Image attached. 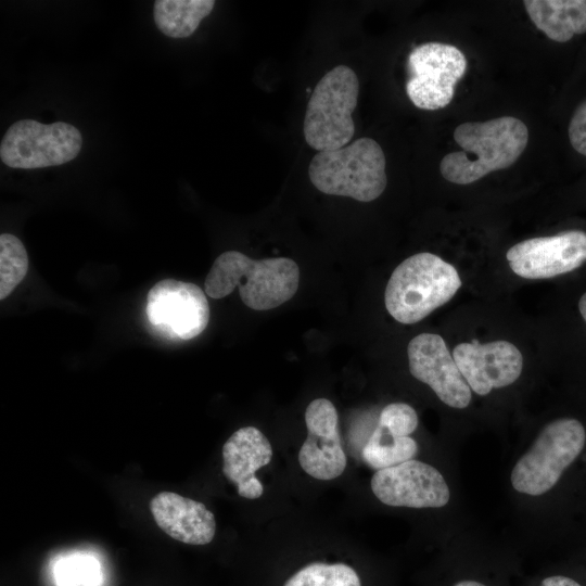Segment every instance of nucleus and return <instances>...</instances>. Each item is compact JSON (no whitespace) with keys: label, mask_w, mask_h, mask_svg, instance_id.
Returning a JSON list of instances; mask_svg holds the SVG:
<instances>
[{"label":"nucleus","mask_w":586,"mask_h":586,"mask_svg":"<svg viewBox=\"0 0 586 586\" xmlns=\"http://www.w3.org/2000/svg\"><path fill=\"white\" fill-rule=\"evenodd\" d=\"M214 0H156L153 7L157 28L171 38L191 36L214 9Z\"/></svg>","instance_id":"18"},{"label":"nucleus","mask_w":586,"mask_h":586,"mask_svg":"<svg viewBox=\"0 0 586 586\" xmlns=\"http://www.w3.org/2000/svg\"><path fill=\"white\" fill-rule=\"evenodd\" d=\"M451 354L471 391L481 396L512 384L523 369L521 352L504 340L460 343Z\"/></svg>","instance_id":"13"},{"label":"nucleus","mask_w":586,"mask_h":586,"mask_svg":"<svg viewBox=\"0 0 586 586\" xmlns=\"http://www.w3.org/2000/svg\"><path fill=\"white\" fill-rule=\"evenodd\" d=\"M540 586H582L573 578L563 575H553L542 581Z\"/></svg>","instance_id":"24"},{"label":"nucleus","mask_w":586,"mask_h":586,"mask_svg":"<svg viewBox=\"0 0 586 586\" xmlns=\"http://www.w3.org/2000/svg\"><path fill=\"white\" fill-rule=\"evenodd\" d=\"M284 586H361L356 571L344 563H311L291 576Z\"/></svg>","instance_id":"21"},{"label":"nucleus","mask_w":586,"mask_h":586,"mask_svg":"<svg viewBox=\"0 0 586 586\" xmlns=\"http://www.w3.org/2000/svg\"><path fill=\"white\" fill-rule=\"evenodd\" d=\"M28 255L22 241L11 234L0 235V300L8 297L28 271Z\"/></svg>","instance_id":"20"},{"label":"nucleus","mask_w":586,"mask_h":586,"mask_svg":"<svg viewBox=\"0 0 586 586\" xmlns=\"http://www.w3.org/2000/svg\"><path fill=\"white\" fill-rule=\"evenodd\" d=\"M511 270L524 279H549L586 262V232L570 230L523 240L506 253Z\"/></svg>","instance_id":"10"},{"label":"nucleus","mask_w":586,"mask_h":586,"mask_svg":"<svg viewBox=\"0 0 586 586\" xmlns=\"http://www.w3.org/2000/svg\"><path fill=\"white\" fill-rule=\"evenodd\" d=\"M454 140L462 150L446 154L440 170L447 181L464 186L513 165L527 145L528 130L521 119L501 116L460 124Z\"/></svg>","instance_id":"1"},{"label":"nucleus","mask_w":586,"mask_h":586,"mask_svg":"<svg viewBox=\"0 0 586 586\" xmlns=\"http://www.w3.org/2000/svg\"><path fill=\"white\" fill-rule=\"evenodd\" d=\"M371 489L381 502L393 507L441 508L450 497L444 476L434 467L415 459L378 470L371 479Z\"/></svg>","instance_id":"11"},{"label":"nucleus","mask_w":586,"mask_h":586,"mask_svg":"<svg viewBox=\"0 0 586 586\" xmlns=\"http://www.w3.org/2000/svg\"><path fill=\"white\" fill-rule=\"evenodd\" d=\"M461 286L457 269L440 256L423 252L403 260L392 272L385 307L398 322L412 324L450 301Z\"/></svg>","instance_id":"3"},{"label":"nucleus","mask_w":586,"mask_h":586,"mask_svg":"<svg viewBox=\"0 0 586 586\" xmlns=\"http://www.w3.org/2000/svg\"><path fill=\"white\" fill-rule=\"evenodd\" d=\"M578 309H579V313H581L582 317L586 321V292L579 298Z\"/></svg>","instance_id":"25"},{"label":"nucleus","mask_w":586,"mask_h":586,"mask_svg":"<svg viewBox=\"0 0 586 586\" xmlns=\"http://www.w3.org/2000/svg\"><path fill=\"white\" fill-rule=\"evenodd\" d=\"M378 424L396 436H409L418 426V416L410 405L392 403L382 409Z\"/></svg>","instance_id":"22"},{"label":"nucleus","mask_w":586,"mask_h":586,"mask_svg":"<svg viewBox=\"0 0 586 586\" xmlns=\"http://www.w3.org/2000/svg\"><path fill=\"white\" fill-rule=\"evenodd\" d=\"M359 94L356 73L337 65L317 82L308 100L303 131L314 150L330 151L349 144L355 133L353 113Z\"/></svg>","instance_id":"5"},{"label":"nucleus","mask_w":586,"mask_h":586,"mask_svg":"<svg viewBox=\"0 0 586 586\" xmlns=\"http://www.w3.org/2000/svg\"><path fill=\"white\" fill-rule=\"evenodd\" d=\"M272 447L268 438L255 426L237 430L222 446V472L235 485L238 494L257 499L264 487L255 473L268 464Z\"/></svg>","instance_id":"15"},{"label":"nucleus","mask_w":586,"mask_h":586,"mask_svg":"<svg viewBox=\"0 0 586 586\" xmlns=\"http://www.w3.org/2000/svg\"><path fill=\"white\" fill-rule=\"evenodd\" d=\"M454 586H485V585L476 581H461L455 584Z\"/></svg>","instance_id":"26"},{"label":"nucleus","mask_w":586,"mask_h":586,"mask_svg":"<svg viewBox=\"0 0 586 586\" xmlns=\"http://www.w3.org/2000/svg\"><path fill=\"white\" fill-rule=\"evenodd\" d=\"M406 93L415 106L435 111L447 106L467 69L462 51L448 43L430 41L408 55Z\"/></svg>","instance_id":"8"},{"label":"nucleus","mask_w":586,"mask_h":586,"mask_svg":"<svg viewBox=\"0 0 586 586\" xmlns=\"http://www.w3.org/2000/svg\"><path fill=\"white\" fill-rule=\"evenodd\" d=\"M81 144L79 130L71 124L44 125L35 119H21L4 133L0 157L11 168L58 166L74 160Z\"/></svg>","instance_id":"7"},{"label":"nucleus","mask_w":586,"mask_h":586,"mask_svg":"<svg viewBox=\"0 0 586 586\" xmlns=\"http://www.w3.org/2000/svg\"><path fill=\"white\" fill-rule=\"evenodd\" d=\"M305 423L307 437L298 453L301 468L317 480L340 476L346 467V456L334 405L327 398L314 399L306 408Z\"/></svg>","instance_id":"14"},{"label":"nucleus","mask_w":586,"mask_h":586,"mask_svg":"<svg viewBox=\"0 0 586 586\" xmlns=\"http://www.w3.org/2000/svg\"><path fill=\"white\" fill-rule=\"evenodd\" d=\"M568 132L573 149L586 156V100L573 113Z\"/></svg>","instance_id":"23"},{"label":"nucleus","mask_w":586,"mask_h":586,"mask_svg":"<svg viewBox=\"0 0 586 586\" xmlns=\"http://www.w3.org/2000/svg\"><path fill=\"white\" fill-rule=\"evenodd\" d=\"M418 445L410 436H396L378 424L362 448L365 462L377 470H382L411 460Z\"/></svg>","instance_id":"19"},{"label":"nucleus","mask_w":586,"mask_h":586,"mask_svg":"<svg viewBox=\"0 0 586 586\" xmlns=\"http://www.w3.org/2000/svg\"><path fill=\"white\" fill-rule=\"evenodd\" d=\"M523 4L536 28L556 42L586 33V0H525Z\"/></svg>","instance_id":"17"},{"label":"nucleus","mask_w":586,"mask_h":586,"mask_svg":"<svg viewBox=\"0 0 586 586\" xmlns=\"http://www.w3.org/2000/svg\"><path fill=\"white\" fill-rule=\"evenodd\" d=\"M300 268L288 257L252 259L238 251L220 254L205 278V293L222 298L239 286L242 302L254 310H269L294 296Z\"/></svg>","instance_id":"2"},{"label":"nucleus","mask_w":586,"mask_h":586,"mask_svg":"<svg viewBox=\"0 0 586 586\" xmlns=\"http://www.w3.org/2000/svg\"><path fill=\"white\" fill-rule=\"evenodd\" d=\"M407 356L412 377L428 384L444 404L457 409L469 406L471 388L441 335L415 336L407 346Z\"/></svg>","instance_id":"12"},{"label":"nucleus","mask_w":586,"mask_h":586,"mask_svg":"<svg viewBox=\"0 0 586 586\" xmlns=\"http://www.w3.org/2000/svg\"><path fill=\"white\" fill-rule=\"evenodd\" d=\"M157 526L169 537L189 545H206L216 532V521L204 504L173 492H161L150 501Z\"/></svg>","instance_id":"16"},{"label":"nucleus","mask_w":586,"mask_h":586,"mask_svg":"<svg viewBox=\"0 0 586 586\" xmlns=\"http://www.w3.org/2000/svg\"><path fill=\"white\" fill-rule=\"evenodd\" d=\"M585 441L586 432L578 420L551 421L514 464L510 476L512 487L530 496L547 493L582 453Z\"/></svg>","instance_id":"6"},{"label":"nucleus","mask_w":586,"mask_h":586,"mask_svg":"<svg viewBox=\"0 0 586 586\" xmlns=\"http://www.w3.org/2000/svg\"><path fill=\"white\" fill-rule=\"evenodd\" d=\"M145 314L149 322L163 335L187 341L206 329L209 305L199 285L164 279L149 291Z\"/></svg>","instance_id":"9"},{"label":"nucleus","mask_w":586,"mask_h":586,"mask_svg":"<svg viewBox=\"0 0 586 586\" xmlns=\"http://www.w3.org/2000/svg\"><path fill=\"white\" fill-rule=\"evenodd\" d=\"M385 165L380 144L364 137L336 150L317 152L309 163L308 176L322 193L371 202L386 188Z\"/></svg>","instance_id":"4"}]
</instances>
